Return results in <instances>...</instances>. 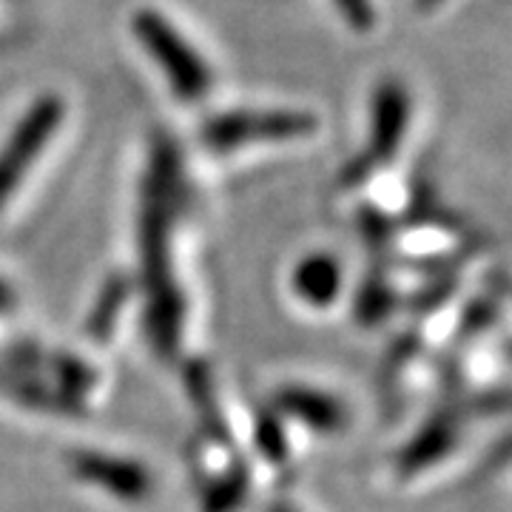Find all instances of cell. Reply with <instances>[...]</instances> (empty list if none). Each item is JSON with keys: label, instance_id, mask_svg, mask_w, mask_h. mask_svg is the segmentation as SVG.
<instances>
[{"label": "cell", "instance_id": "cell-10", "mask_svg": "<svg viewBox=\"0 0 512 512\" xmlns=\"http://www.w3.org/2000/svg\"><path fill=\"white\" fill-rule=\"evenodd\" d=\"M336 12L345 18L348 26L359 32H370L376 26V6L373 0H333Z\"/></svg>", "mask_w": 512, "mask_h": 512}, {"label": "cell", "instance_id": "cell-9", "mask_svg": "<svg viewBox=\"0 0 512 512\" xmlns=\"http://www.w3.org/2000/svg\"><path fill=\"white\" fill-rule=\"evenodd\" d=\"M453 439H456L453 421L433 419V424H427L419 436L413 439V444L407 447V453H404V458H402L404 467H410V470H419V467H424V464L436 461V458L444 456V453L453 447Z\"/></svg>", "mask_w": 512, "mask_h": 512}, {"label": "cell", "instance_id": "cell-6", "mask_svg": "<svg viewBox=\"0 0 512 512\" xmlns=\"http://www.w3.org/2000/svg\"><path fill=\"white\" fill-rule=\"evenodd\" d=\"M74 473L103 487L106 493L117 495V498H126V501H137L148 493V484L151 478L148 473L126 458L106 456V453H77L74 456Z\"/></svg>", "mask_w": 512, "mask_h": 512}, {"label": "cell", "instance_id": "cell-2", "mask_svg": "<svg viewBox=\"0 0 512 512\" xmlns=\"http://www.w3.org/2000/svg\"><path fill=\"white\" fill-rule=\"evenodd\" d=\"M131 32L146 49V55L157 63V69L165 74L168 86L180 100L194 103L211 92L214 74L208 63L185 40L183 32L157 9H137V15L131 18Z\"/></svg>", "mask_w": 512, "mask_h": 512}, {"label": "cell", "instance_id": "cell-4", "mask_svg": "<svg viewBox=\"0 0 512 512\" xmlns=\"http://www.w3.org/2000/svg\"><path fill=\"white\" fill-rule=\"evenodd\" d=\"M63 114H66L63 100L55 94H46V97L35 100L29 111L15 123L12 134L0 146V208L23 183L32 163L43 154V148L49 146V140L55 137V131L63 123Z\"/></svg>", "mask_w": 512, "mask_h": 512}, {"label": "cell", "instance_id": "cell-7", "mask_svg": "<svg viewBox=\"0 0 512 512\" xmlns=\"http://www.w3.org/2000/svg\"><path fill=\"white\" fill-rule=\"evenodd\" d=\"M291 282L302 302H308L313 308H325L342 291V268H339L336 256L319 251V254L305 256L293 268Z\"/></svg>", "mask_w": 512, "mask_h": 512}, {"label": "cell", "instance_id": "cell-1", "mask_svg": "<svg viewBox=\"0 0 512 512\" xmlns=\"http://www.w3.org/2000/svg\"><path fill=\"white\" fill-rule=\"evenodd\" d=\"M180 171L177 146L171 140H157L140 205V262L148 293V336L163 353L177 348L183 328V296L171 274V228L180 200Z\"/></svg>", "mask_w": 512, "mask_h": 512}, {"label": "cell", "instance_id": "cell-8", "mask_svg": "<svg viewBox=\"0 0 512 512\" xmlns=\"http://www.w3.org/2000/svg\"><path fill=\"white\" fill-rule=\"evenodd\" d=\"M279 404L288 416L299 419L302 424H311L316 430H325V433L339 430L345 424V407L333 396H325L311 387H288Z\"/></svg>", "mask_w": 512, "mask_h": 512}, {"label": "cell", "instance_id": "cell-3", "mask_svg": "<svg viewBox=\"0 0 512 512\" xmlns=\"http://www.w3.org/2000/svg\"><path fill=\"white\" fill-rule=\"evenodd\" d=\"M316 131V117L302 109H234L211 117L202 128V143L211 151H237L254 143L302 140Z\"/></svg>", "mask_w": 512, "mask_h": 512}, {"label": "cell", "instance_id": "cell-5", "mask_svg": "<svg viewBox=\"0 0 512 512\" xmlns=\"http://www.w3.org/2000/svg\"><path fill=\"white\" fill-rule=\"evenodd\" d=\"M410 94L399 80H384L373 92V103H370V131H367L365 154L350 165V171L356 168V174H350L348 180L359 183L365 180L370 171H376L379 165L390 163L399 148H402L404 137H407V126H410Z\"/></svg>", "mask_w": 512, "mask_h": 512}]
</instances>
